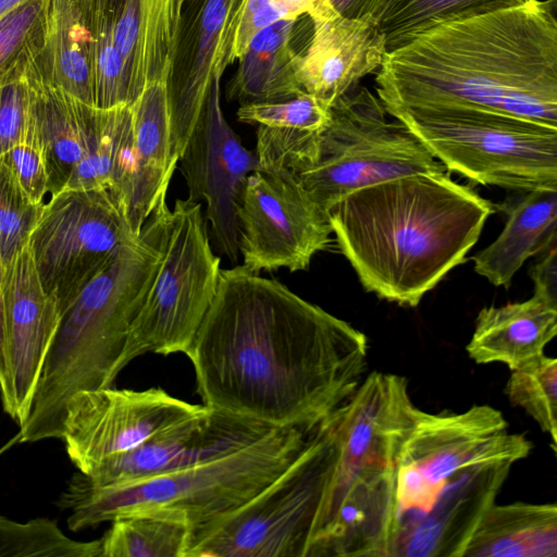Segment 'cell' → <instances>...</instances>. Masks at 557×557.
<instances>
[{
	"label": "cell",
	"mask_w": 557,
	"mask_h": 557,
	"mask_svg": "<svg viewBox=\"0 0 557 557\" xmlns=\"http://www.w3.org/2000/svg\"><path fill=\"white\" fill-rule=\"evenodd\" d=\"M368 338L244 265L222 270L186 352L203 405L272 428L311 429L357 389Z\"/></svg>",
	"instance_id": "obj_1"
},
{
	"label": "cell",
	"mask_w": 557,
	"mask_h": 557,
	"mask_svg": "<svg viewBox=\"0 0 557 557\" xmlns=\"http://www.w3.org/2000/svg\"><path fill=\"white\" fill-rule=\"evenodd\" d=\"M557 0L436 25L388 51L375 76L386 111L462 108L557 127Z\"/></svg>",
	"instance_id": "obj_2"
},
{
	"label": "cell",
	"mask_w": 557,
	"mask_h": 557,
	"mask_svg": "<svg viewBox=\"0 0 557 557\" xmlns=\"http://www.w3.org/2000/svg\"><path fill=\"white\" fill-rule=\"evenodd\" d=\"M493 208L445 171L357 189L327 214L338 249L364 289L416 307L465 262Z\"/></svg>",
	"instance_id": "obj_3"
},
{
	"label": "cell",
	"mask_w": 557,
	"mask_h": 557,
	"mask_svg": "<svg viewBox=\"0 0 557 557\" xmlns=\"http://www.w3.org/2000/svg\"><path fill=\"white\" fill-rule=\"evenodd\" d=\"M419 410L405 376L373 371L317 424L324 492L308 557H391L397 458Z\"/></svg>",
	"instance_id": "obj_4"
},
{
	"label": "cell",
	"mask_w": 557,
	"mask_h": 557,
	"mask_svg": "<svg viewBox=\"0 0 557 557\" xmlns=\"http://www.w3.org/2000/svg\"><path fill=\"white\" fill-rule=\"evenodd\" d=\"M171 213L166 198L161 199L140 233L120 247L61 314L26 419L1 453L61 438L71 397L113 384L129 327L162 260Z\"/></svg>",
	"instance_id": "obj_5"
},
{
	"label": "cell",
	"mask_w": 557,
	"mask_h": 557,
	"mask_svg": "<svg viewBox=\"0 0 557 557\" xmlns=\"http://www.w3.org/2000/svg\"><path fill=\"white\" fill-rule=\"evenodd\" d=\"M380 98L354 88L322 133L258 125L259 169L292 177L325 212L350 193L396 177L447 171Z\"/></svg>",
	"instance_id": "obj_6"
},
{
	"label": "cell",
	"mask_w": 557,
	"mask_h": 557,
	"mask_svg": "<svg viewBox=\"0 0 557 557\" xmlns=\"http://www.w3.org/2000/svg\"><path fill=\"white\" fill-rule=\"evenodd\" d=\"M313 428H274L219 459L119 485L90 486L78 471L61 494L59 507L70 511L67 527L74 532L134 513L165 516L194 530L258 495L298 457Z\"/></svg>",
	"instance_id": "obj_7"
},
{
	"label": "cell",
	"mask_w": 557,
	"mask_h": 557,
	"mask_svg": "<svg viewBox=\"0 0 557 557\" xmlns=\"http://www.w3.org/2000/svg\"><path fill=\"white\" fill-rule=\"evenodd\" d=\"M448 172L516 191L557 189V127L462 108L392 109Z\"/></svg>",
	"instance_id": "obj_8"
},
{
	"label": "cell",
	"mask_w": 557,
	"mask_h": 557,
	"mask_svg": "<svg viewBox=\"0 0 557 557\" xmlns=\"http://www.w3.org/2000/svg\"><path fill=\"white\" fill-rule=\"evenodd\" d=\"M200 202L176 199L163 257L129 327L121 372L146 355L185 354L216 295L221 259L213 253Z\"/></svg>",
	"instance_id": "obj_9"
},
{
	"label": "cell",
	"mask_w": 557,
	"mask_h": 557,
	"mask_svg": "<svg viewBox=\"0 0 557 557\" xmlns=\"http://www.w3.org/2000/svg\"><path fill=\"white\" fill-rule=\"evenodd\" d=\"M531 449L532 443L509 432L502 411L490 405L449 413L420 409L397 458L394 535L426 515L460 469L490 459L517 462Z\"/></svg>",
	"instance_id": "obj_10"
},
{
	"label": "cell",
	"mask_w": 557,
	"mask_h": 557,
	"mask_svg": "<svg viewBox=\"0 0 557 557\" xmlns=\"http://www.w3.org/2000/svg\"><path fill=\"white\" fill-rule=\"evenodd\" d=\"M313 430L290 466L231 513L190 532L186 557H308L323 500Z\"/></svg>",
	"instance_id": "obj_11"
},
{
	"label": "cell",
	"mask_w": 557,
	"mask_h": 557,
	"mask_svg": "<svg viewBox=\"0 0 557 557\" xmlns=\"http://www.w3.org/2000/svg\"><path fill=\"white\" fill-rule=\"evenodd\" d=\"M107 190H62L45 202L27 246L61 314L135 237Z\"/></svg>",
	"instance_id": "obj_12"
},
{
	"label": "cell",
	"mask_w": 557,
	"mask_h": 557,
	"mask_svg": "<svg viewBox=\"0 0 557 557\" xmlns=\"http://www.w3.org/2000/svg\"><path fill=\"white\" fill-rule=\"evenodd\" d=\"M243 265L256 273L307 270L331 243L329 214L287 174L257 170L237 207Z\"/></svg>",
	"instance_id": "obj_13"
},
{
	"label": "cell",
	"mask_w": 557,
	"mask_h": 557,
	"mask_svg": "<svg viewBox=\"0 0 557 557\" xmlns=\"http://www.w3.org/2000/svg\"><path fill=\"white\" fill-rule=\"evenodd\" d=\"M160 387L112 385L74 394L65 407L61 438L67 457L85 473L98 462L137 448L164 429L201 413Z\"/></svg>",
	"instance_id": "obj_14"
},
{
	"label": "cell",
	"mask_w": 557,
	"mask_h": 557,
	"mask_svg": "<svg viewBox=\"0 0 557 557\" xmlns=\"http://www.w3.org/2000/svg\"><path fill=\"white\" fill-rule=\"evenodd\" d=\"M216 74L202 110L178 158L188 188L187 199L206 202L205 219L215 249L232 262L239 255L237 207L248 176L259 170L256 152L248 150L226 122Z\"/></svg>",
	"instance_id": "obj_15"
},
{
	"label": "cell",
	"mask_w": 557,
	"mask_h": 557,
	"mask_svg": "<svg viewBox=\"0 0 557 557\" xmlns=\"http://www.w3.org/2000/svg\"><path fill=\"white\" fill-rule=\"evenodd\" d=\"M243 1H182L166 76L172 146L177 158L202 110L211 82L230 65Z\"/></svg>",
	"instance_id": "obj_16"
},
{
	"label": "cell",
	"mask_w": 557,
	"mask_h": 557,
	"mask_svg": "<svg viewBox=\"0 0 557 557\" xmlns=\"http://www.w3.org/2000/svg\"><path fill=\"white\" fill-rule=\"evenodd\" d=\"M273 429L250 418L207 407L137 448L104 459L81 473L94 487L129 483L219 459L257 442Z\"/></svg>",
	"instance_id": "obj_17"
},
{
	"label": "cell",
	"mask_w": 557,
	"mask_h": 557,
	"mask_svg": "<svg viewBox=\"0 0 557 557\" xmlns=\"http://www.w3.org/2000/svg\"><path fill=\"white\" fill-rule=\"evenodd\" d=\"M2 286L13 394L11 419L20 425L29 411L61 317L41 284L27 245L3 269Z\"/></svg>",
	"instance_id": "obj_18"
},
{
	"label": "cell",
	"mask_w": 557,
	"mask_h": 557,
	"mask_svg": "<svg viewBox=\"0 0 557 557\" xmlns=\"http://www.w3.org/2000/svg\"><path fill=\"white\" fill-rule=\"evenodd\" d=\"M515 463L490 459L456 472L429 512L395 533L391 557H462Z\"/></svg>",
	"instance_id": "obj_19"
},
{
	"label": "cell",
	"mask_w": 557,
	"mask_h": 557,
	"mask_svg": "<svg viewBox=\"0 0 557 557\" xmlns=\"http://www.w3.org/2000/svg\"><path fill=\"white\" fill-rule=\"evenodd\" d=\"M312 35L300 52L297 76L305 92L332 107L363 77L377 72L387 53L386 40L371 15L348 18L322 0L307 15Z\"/></svg>",
	"instance_id": "obj_20"
},
{
	"label": "cell",
	"mask_w": 557,
	"mask_h": 557,
	"mask_svg": "<svg viewBox=\"0 0 557 557\" xmlns=\"http://www.w3.org/2000/svg\"><path fill=\"white\" fill-rule=\"evenodd\" d=\"M497 207L507 220L498 237L476 252L474 271L494 286L509 287L532 256L556 246L557 189H534Z\"/></svg>",
	"instance_id": "obj_21"
},
{
	"label": "cell",
	"mask_w": 557,
	"mask_h": 557,
	"mask_svg": "<svg viewBox=\"0 0 557 557\" xmlns=\"http://www.w3.org/2000/svg\"><path fill=\"white\" fill-rule=\"evenodd\" d=\"M557 333V305L533 294L521 302L484 307L466 349L476 363L502 362L510 370L544 354Z\"/></svg>",
	"instance_id": "obj_22"
},
{
	"label": "cell",
	"mask_w": 557,
	"mask_h": 557,
	"mask_svg": "<svg viewBox=\"0 0 557 557\" xmlns=\"http://www.w3.org/2000/svg\"><path fill=\"white\" fill-rule=\"evenodd\" d=\"M33 113L49 173V196L62 191L87 151L98 108L87 104L40 75L28 76Z\"/></svg>",
	"instance_id": "obj_23"
},
{
	"label": "cell",
	"mask_w": 557,
	"mask_h": 557,
	"mask_svg": "<svg viewBox=\"0 0 557 557\" xmlns=\"http://www.w3.org/2000/svg\"><path fill=\"white\" fill-rule=\"evenodd\" d=\"M298 20H280L253 36L227 84V101L278 102L305 92L297 76L300 52L292 44Z\"/></svg>",
	"instance_id": "obj_24"
},
{
	"label": "cell",
	"mask_w": 557,
	"mask_h": 557,
	"mask_svg": "<svg viewBox=\"0 0 557 557\" xmlns=\"http://www.w3.org/2000/svg\"><path fill=\"white\" fill-rule=\"evenodd\" d=\"M557 506L495 503L472 533L462 557H556Z\"/></svg>",
	"instance_id": "obj_25"
},
{
	"label": "cell",
	"mask_w": 557,
	"mask_h": 557,
	"mask_svg": "<svg viewBox=\"0 0 557 557\" xmlns=\"http://www.w3.org/2000/svg\"><path fill=\"white\" fill-rule=\"evenodd\" d=\"M45 81L95 107L87 0H49Z\"/></svg>",
	"instance_id": "obj_26"
},
{
	"label": "cell",
	"mask_w": 557,
	"mask_h": 557,
	"mask_svg": "<svg viewBox=\"0 0 557 557\" xmlns=\"http://www.w3.org/2000/svg\"><path fill=\"white\" fill-rule=\"evenodd\" d=\"M530 0H371V15L383 33L387 52L442 23L466 18Z\"/></svg>",
	"instance_id": "obj_27"
},
{
	"label": "cell",
	"mask_w": 557,
	"mask_h": 557,
	"mask_svg": "<svg viewBox=\"0 0 557 557\" xmlns=\"http://www.w3.org/2000/svg\"><path fill=\"white\" fill-rule=\"evenodd\" d=\"M100 539V557H186L191 529L156 513L114 518Z\"/></svg>",
	"instance_id": "obj_28"
},
{
	"label": "cell",
	"mask_w": 557,
	"mask_h": 557,
	"mask_svg": "<svg viewBox=\"0 0 557 557\" xmlns=\"http://www.w3.org/2000/svg\"><path fill=\"white\" fill-rule=\"evenodd\" d=\"M49 0H29L0 18V88L44 65Z\"/></svg>",
	"instance_id": "obj_29"
},
{
	"label": "cell",
	"mask_w": 557,
	"mask_h": 557,
	"mask_svg": "<svg viewBox=\"0 0 557 557\" xmlns=\"http://www.w3.org/2000/svg\"><path fill=\"white\" fill-rule=\"evenodd\" d=\"M131 109L133 140L139 161L172 178L178 158L172 146L166 79L147 83Z\"/></svg>",
	"instance_id": "obj_30"
},
{
	"label": "cell",
	"mask_w": 557,
	"mask_h": 557,
	"mask_svg": "<svg viewBox=\"0 0 557 557\" xmlns=\"http://www.w3.org/2000/svg\"><path fill=\"white\" fill-rule=\"evenodd\" d=\"M100 539H70L47 518L17 522L0 516V557H100Z\"/></svg>",
	"instance_id": "obj_31"
},
{
	"label": "cell",
	"mask_w": 557,
	"mask_h": 557,
	"mask_svg": "<svg viewBox=\"0 0 557 557\" xmlns=\"http://www.w3.org/2000/svg\"><path fill=\"white\" fill-rule=\"evenodd\" d=\"M510 403L521 407L557 445V359L544 354L511 370L505 386Z\"/></svg>",
	"instance_id": "obj_32"
},
{
	"label": "cell",
	"mask_w": 557,
	"mask_h": 557,
	"mask_svg": "<svg viewBox=\"0 0 557 557\" xmlns=\"http://www.w3.org/2000/svg\"><path fill=\"white\" fill-rule=\"evenodd\" d=\"M87 4L92 37L95 107L110 109L129 104L123 62L112 36L110 0H87Z\"/></svg>",
	"instance_id": "obj_33"
},
{
	"label": "cell",
	"mask_w": 557,
	"mask_h": 557,
	"mask_svg": "<svg viewBox=\"0 0 557 557\" xmlns=\"http://www.w3.org/2000/svg\"><path fill=\"white\" fill-rule=\"evenodd\" d=\"M131 106L99 109L87 151L72 173L65 189L108 190L111 185L117 146Z\"/></svg>",
	"instance_id": "obj_34"
},
{
	"label": "cell",
	"mask_w": 557,
	"mask_h": 557,
	"mask_svg": "<svg viewBox=\"0 0 557 557\" xmlns=\"http://www.w3.org/2000/svg\"><path fill=\"white\" fill-rule=\"evenodd\" d=\"M44 206L24 194L8 165L0 160V260L4 269L27 245Z\"/></svg>",
	"instance_id": "obj_35"
},
{
	"label": "cell",
	"mask_w": 557,
	"mask_h": 557,
	"mask_svg": "<svg viewBox=\"0 0 557 557\" xmlns=\"http://www.w3.org/2000/svg\"><path fill=\"white\" fill-rule=\"evenodd\" d=\"M236 116L247 124L322 133L331 121V108L304 92L285 101L239 106Z\"/></svg>",
	"instance_id": "obj_36"
},
{
	"label": "cell",
	"mask_w": 557,
	"mask_h": 557,
	"mask_svg": "<svg viewBox=\"0 0 557 557\" xmlns=\"http://www.w3.org/2000/svg\"><path fill=\"white\" fill-rule=\"evenodd\" d=\"M114 45L123 62V74L132 104L143 92L139 78L140 0H110Z\"/></svg>",
	"instance_id": "obj_37"
},
{
	"label": "cell",
	"mask_w": 557,
	"mask_h": 557,
	"mask_svg": "<svg viewBox=\"0 0 557 557\" xmlns=\"http://www.w3.org/2000/svg\"><path fill=\"white\" fill-rule=\"evenodd\" d=\"M2 161L8 165L26 197L34 205L44 206L49 195V173L34 113L28 133L2 158Z\"/></svg>",
	"instance_id": "obj_38"
},
{
	"label": "cell",
	"mask_w": 557,
	"mask_h": 557,
	"mask_svg": "<svg viewBox=\"0 0 557 557\" xmlns=\"http://www.w3.org/2000/svg\"><path fill=\"white\" fill-rule=\"evenodd\" d=\"M33 101L28 76L0 88V160L28 133Z\"/></svg>",
	"instance_id": "obj_39"
},
{
	"label": "cell",
	"mask_w": 557,
	"mask_h": 557,
	"mask_svg": "<svg viewBox=\"0 0 557 557\" xmlns=\"http://www.w3.org/2000/svg\"><path fill=\"white\" fill-rule=\"evenodd\" d=\"M534 294L557 305V249L545 251V256L530 270Z\"/></svg>",
	"instance_id": "obj_40"
},
{
	"label": "cell",
	"mask_w": 557,
	"mask_h": 557,
	"mask_svg": "<svg viewBox=\"0 0 557 557\" xmlns=\"http://www.w3.org/2000/svg\"><path fill=\"white\" fill-rule=\"evenodd\" d=\"M3 268L0 260V397L3 410L11 417L13 394L7 351L5 311L2 286Z\"/></svg>",
	"instance_id": "obj_41"
},
{
	"label": "cell",
	"mask_w": 557,
	"mask_h": 557,
	"mask_svg": "<svg viewBox=\"0 0 557 557\" xmlns=\"http://www.w3.org/2000/svg\"><path fill=\"white\" fill-rule=\"evenodd\" d=\"M331 8L338 14L348 18L363 17L371 0H327Z\"/></svg>",
	"instance_id": "obj_42"
},
{
	"label": "cell",
	"mask_w": 557,
	"mask_h": 557,
	"mask_svg": "<svg viewBox=\"0 0 557 557\" xmlns=\"http://www.w3.org/2000/svg\"><path fill=\"white\" fill-rule=\"evenodd\" d=\"M272 2L274 0H244L236 27L245 25L257 12Z\"/></svg>",
	"instance_id": "obj_43"
},
{
	"label": "cell",
	"mask_w": 557,
	"mask_h": 557,
	"mask_svg": "<svg viewBox=\"0 0 557 557\" xmlns=\"http://www.w3.org/2000/svg\"><path fill=\"white\" fill-rule=\"evenodd\" d=\"M320 1L322 0H274L284 4L296 17L308 15Z\"/></svg>",
	"instance_id": "obj_44"
},
{
	"label": "cell",
	"mask_w": 557,
	"mask_h": 557,
	"mask_svg": "<svg viewBox=\"0 0 557 557\" xmlns=\"http://www.w3.org/2000/svg\"><path fill=\"white\" fill-rule=\"evenodd\" d=\"M29 0H0V18Z\"/></svg>",
	"instance_id": "obj_45"
}]
</instances>
